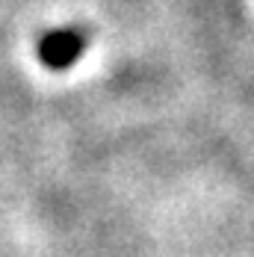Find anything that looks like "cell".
Wrapping results in <instances>:
<instances>
[{"label":"cell","mask_w":254,"mask_h":257,"mask_svg":"<svg viewBox=\"0 0 254 257\" xmlns=\"http://www.w3.org/2000/svg\"><path fill=\"white\" fill-rule=\"evenodd\" d=\"M83 51H86V36L80 30H71V27H59L39 42V59L53 71L71 68L83 56Z\"/></svg>","instance_id":"cell-1"}]
</instances>
